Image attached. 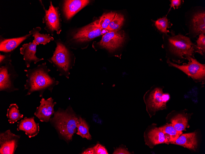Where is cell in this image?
I'll return each instance as SVG.
<instances>
[{"label": "cell", "instance_id": "obj_1", "mask_svg": "<svg viewBox=\"0 0 205 154\" xmlns=\"http://www.w3.org/2000/svg\"><path fill=\"white\" fill-rule=\"evenodd\" d=\"M24 71L27 78L24 85V90H28L26 95H30L36 91L39 93L40 97H41L45 90L48 89L51 92L53 87L59 83L49 75L48 73L51 70L47 68L46 62L33 69Z\"/></svg>", "mask_w": 205, "mask_h": 154}, {"label": "cell", "instance_id": "obj_2", "mask_svg": "<svg viewBox=\"0 0 205 154\" xmlns=\"http://www.w3.org/2000/svg\"><path fill=\"white\" fill-rule=\"evenodd\" d=\"M167 47L172 60L179 64L184 60L189 61L195 53H199L196 45L189 38L180 34L168 39Z\"/></svg>", "mask_w": 205, "mask_h": 154}, {"label": "cell", "instance_id": "obj_3", "mask_svg": "<svg viewBox=\"0 0 205 154\" xmlns=\"http://www.w3.org/2000/svg\"><path fill=\"white\" fill-rule=\"evenodd\" d=\"M51 120L62 137L68 141L72 139L77 131L79 120L71 107H68L65 110L59 109L54 113Z\"/></svg>", "mask_w": 205, "mask_h": 154}, {"label": "cell", "instance_id": "obj_4", "mask_svg": "<svg viewBox=\"0 0 205 154\" xmlns=\"http://www.w3.org/2000/svg\"><path fill=\"white\" fill-rule=\"evenodd\" d=\"M163 86L152 87L144 96L146 109L150 117L155 115L157 112L166 109L167 103L170 98L169 94L164 93Z\"/></svg>", "mask_w": 205, "mask_h": 154}, {"label": "cell", "instance_id": "obj_5", "mask_svg": "<svg viewBox=\"0 0 205 154\" xmlns=\"http://www.w3.org/2000/svg\"><path fill=\"white\" fill-rule=\"evenodd\" d=\"M53 55L48 60L53 64L59 72V75L69 78V70L72 67L71 54L63 43L58 41Z\"/></svg>", "mask_w": 205, "mask_h": 154}, {"label": "cell", "instance_id": "obj_6", "mask_svg": "<svg viewBox=\"0 0 205 154\" xmlns=\"http://www.w3.org/2000/svg\"><path fill=\"white\" fill-rule=\"evenodd\" d=\"M168 65L180 70L196 82L204 84L205 82V65L201 64L195 58H191L188 63L180 65L167 60Z\"/></svg>", "mask_w": 205, "mask_h": 154}, {"label": "cell", "instance_id": "obj_7", "mask_svg": "<svg viewBox=\"0 0 205 154\" xmlns=\"http://www.w3.org/2000/svg\"><path fill=\"white\" fill-rule=\"evenodd\" d=\"M125 39V33L123 30L109 31L102 36L97 44L100 48L105 49L111 53L122 46Z\"/></svg>", "mask_w": 205, "mask_h": 154}, {"label": "cell", "instance_id": "obj_8", "mask_svg": "<svg viewBox=\"0 0 205 154\" xmlns=\"http://www.w3.org/2000/svg\"><path fill=\"white\" fill-rule=\"evenodd\" d=\"M18 75L11 62L0 68V90L11 92L18 90L14 87V82Z\"/></svg>", "mask_w": 205, "mask_h": 154}, {"label": "cell", "instance_id": "obj_9", "mask_svg": "<svg viewBox=\"0 0 205 154\" xmlns=\"http://www.w3.org/2000/svg\"><path fill=\"white\" fill-rule=\"evenodd\" d=\"M103 30L100 26L98 20L79 30L71 40L78 43L88 41L102 35Z\"/></svg>", "mask_w": 205, "mask_h": 154}, {"label": "cell", "instance_id": "obj_10", "mask_svg": "<svg viewBox=\"0 0 205 154\" xmlns=\"http://www.w3.org/2000/svg\"><path fill=\"white\" fill-rule=\"evenodd\" d=\"M44 10L45 14L43 18V23L45 24V29L52 32L56 31L57 34H59L61 30L58 8L54 7L51 1L48 9Z\"/></svg>", "mask_w": 205, "mask_h": 154}, {"label": "cell", "instance_id": "obj_11", "mask_svg": "<svg viewBox=\"0 0 205 154\" xmlns=\"http://www.w3.org/2000/svg\"><path fill=\"white\" fill-rule=\"evenodd\" d=\"M20 137L11 132L10 129L0 133V154H14Z\"/></svg>", "mask_w": 205, "mask_h": 154}, {"label": "cell", "instance_id": "obj_12", "mask_svg": "<svg viewBox=\"0 0 205 154\" xmlns=\"http://www.w3.org/2000/svg\"><path fill=\"white\" fill-rule=\"evenodd\" d=\"M145 144L152 148L156 145L161 144H169L168 139L160 127L151 125L144 133Z\"/></svg>", "mask_w": 205, "mask_h": 154}, {"label": "cell", "instance_id": "obj_13", "mask_svg": "<svg viewBox=\"0 0 205 154\" xmlns=\"http://www.w3.org/2000/svg\"><path fill=\"white\" fill-rule=\"evenodd\" d=\"M53 100L51 97L47 100L43 98L41 99L40 105L37 108L34 113L41 121H49L51 116L54 113V107L56 103L53 102Z\"/></svg>", "mask_w": 205, "mask_h": 154}, {"label": "cell", "instance_id": "obj_14", "mask_svg": "<svg viewBox=\"0 0 205 154\" xmlns=\"http://www.w3.org/2000/svg\"><path fill=\"white\" fill-rule=\"evenodd\" d=\"M37 45L33 41V42L24 44L20 48V52L23 56V59L27 67H29L31 63L36 64L37 62L43 60L44 58L37 57L36 53Z\"/></svg>", "mask_w": 205, "mask_h": 154}, {"label": "cell", "instance_id": "obj_15", "mask_svg": "<svg viewBox=\"0 0 205 154\" xmlns=\"http://www.w3.org/2000/svg\"><path fill=\"white\" fill-rule=\"evenodd\" d=\"M90 2L87 0H65L63 3V11L66 19H70L77 12Z\"/></svg>", "mask_w": 205, "mask_h": 154}, {"label": "cell", "instance_id": "obj_16", "mask_svg": "<svg viewBox=\"0 0 205 154\" xmlns=\"http://www.w3.org/2000/svg\"><path fill=\"white\" fill-rule=\"evenodd\" d=\"M34 116L29 118L25 117L17 122V130L23 131L30 138L35 136L39 133V124L36 123Z\"/></svg>", "mask_w": 205, "mask_h": 154}, {"label": "cell", "instance_id": "obj_17", "mask_svg": "<svg viewBox=\"0 0 205 154\" xmlns=\"http://www.w3.org/2000/svg\"><path fill=\"white\" fill-rule=\"evenodd\" d=\"M196 132L181 134L171 144L179 145L188 149L195 151L198 146Z\"/></svg>", "mask_w": 205, "mask_h": 154}, {"label": "cell", "instance_id": "obj_18", "mask_svg": "<svg viewBox=\"0 0 205 154\" xmlns=\"http://www.w3.org/2000/svg\"><path fill=\"white\" fill-rule=\"evenodd\" d=\"M30 34L25 36L14 38L5 39L0 38V51L6 53H12L22 42L29 38Z\"/></svg>", "mask_w": 205, "mask_h": 154}, {"label": "cell", "instance_id": "obj_19", "mask_svg": "<svg viewBox=\"0 0 205 154\" xmlns=\"http://www.w3.org/2000/svg\"><path fill=\"white\" fill-rule=\"evenodd\" d=\"M193 32L196 34L205 33V11L195 13L191 20Z\"/></svg>", "mask_w": 205, "mask_h": 154}, {"label": "cell", "instance_id": "obj_20", "mask_svg": "<svg viewBox=\"0 0 205 154\" xmlns=\"http://www.w3.org/2000/svg\"><path fill=\"white\" fill-rule=\"evenodd\" d=\"M41 30V28L40 27H37L33 28L29 32V34L34 38V39L33 41L37 45L40 44L44 45L51 41H53L54 40L53 37L50 36L49 34L40 33L39 31Z\"/></svg>", "mask_w": 205, "mask_h": 154}, {"label": "cell", "instance_id": "obj_21", "mask_svg": "<svg viewBox=\"0 0 205 154\" xmlns=\"http://www.w3.org/2000/svg\"><path fill=\"white\" fill-rule=\"evenodd\" d=\"M166 136L169 144L175 141L182 133L177 131L172 124H167L160 127Z\"/></svg>", "mask_w": 205, "mask_h": 154}, {"label": "cell", "instance_id": "obj_22", "mask_svg": "<svg viewBox=\"0 0 205 154\" xmlns=\"http://www.w3.org/2000/svg\"><path fill=\"white\" fill-rule=\"evenodd\" d=\"M23 116L20 113L18 107L16 104H11L7 109L6 116L10 124H14L22 119Z\"/></svg>", "mask_w": 205, "mask_h": 154}, {"label": "cell", "instance_id": "obj_23", "mask_svg": "<svg viewBox=\"0 0 205 154\" xmlns=\"http://www.w3.org/2000/svg\"><path fill=\"white\" fill-rule=\"evenodd\" d=\"M188 119L183 114L176 115L171 120L172 124L178 131H182L185 130L188 124Z\"/></svg>", "mask_w": 205, "mask_h": 154}, {"label": "cell", "instance_id": "obj_24", "mask_svg": "<svg viewBox=\"0 0 205 154\" xmlns=\"http://www.w3.org/2000/svg\"><path fill=\"white\" fill-rule=\"evenodd\" d=\"M79 122L77 125V132L76 134L80 135L83 138L90 140L91 136L89 132V128L85 121L81 117H79Z\"/></svg>", "mask_w": 205, "mask_h": 154}, {"label": "cell", "instance_id": "obj_25", "mask_svg": "<svg viewBox=\"0 0 205 154\" xmlns=\"http://www.w3.org/2000/svg\"><path fill=\"white\" fill-rule=\"evenodd\" d=\"M125 21L123 15L116 13L114 17L106 29L108 31L120 30Z\"/></svg>", "mask_w": 205, "mask_h": 154}, {"label": "cell", "instance_id": "obj_26", "mask_svg": "<svg viewBox=\"0 0 205 154\" xmlns=\"http://www.w3.org/2000/svg\"><path fill=\"white\" fill-rule=\"evenodd\" d=\"M116 13L112 12L104 13L100 17L99 20V23L100 26L102 29L106 30L114 18Z\"/></svg>", "mask_w": 205, "mask_h": 154}, {"label": "cell", "instance_id": "obj_27", "mask_svg": "<svg viewBox=\"0 0 205 154\" xmlns=\"http://www.w3.org/2000/svg\"><path fill=\"white\" fill-rule=\"evenodd\" d=\"M155 25L157 28L161 32L167 34L169 32L167 28L169 27V24L166 17L158 19L155 22Z\"/></svg>", "mask_w": 205, "mask_h": 154}, {"label": "cell", "instance_id": "obj_28", "mask_svg": "<svg viewBox=\"0 0 205 154\" xmlns=\"http://www.w3.org/2000/svg\"><path fill=\"white\" fill-rule=\"evenodd\" d=\"M196 46L198 49L199 53L202 55L205 53V35L204 34H200L196 41Z\"/></svg>", "mask_w": 205, "mask_h": 154}, {"label": "cell", "instance_id": "obj_29", "mask_svg": "<svg viewBox=\"0 0 205 154\" xmlns=\"http://www.w3.org/2000/svg\"><path fill=\"white\" fill-rule=\"evenodd\" d=\"M92 148L94 151V154H108L105 147L99 143H97Z\"/></svg>", "mask_w": 205, "mask_h": 154}, {"label": "cell", "instance_id": "obj_30", "mask_svg": "<svg viewBox=\"0 0 205 154\" xmlns=\"http://www.w3.org/2000/svg\"><path fill=\"white\" fill-rule=\"evenodd\" d=\"M11 54L5 55H0V65L5 64L11 62L12 60L10 58Z\"/></svg>", "mask_w": 205, "mask_h": 154}, {"label": "cell", "instance_id": "obj_31", "mask_svg": "<svg viewBox=\"0 0 205 154\" xmlns=\"http://www.w3.org/2000/svg\"><path fill=\"white\" fill-rule=\"evenodd\" d=\"M113 154H130L131 153L126 148L122 146L116 148L114 151Z\"/></svg>", "mask_w": 205, "mask_h": 154}, {"label": "cell", "instance_id": "obj_32", "mask_svg": "<svg viewBox=\"0 0 205 154\" xmlns=\"http://www.w3.org/2000/svg\"><path fill=\"white\" fill-rule=\"evenodd\" d=\"M181 1L180 0H172L171 1L170 8H174L176 7L178 8L181 4Z\"/></svg>", "mask_w": 205, "mask_h": 154}, {"label": "cell", "instance_id": "obj_33", "mask_svg": "<svg viewBox=\"0 0 205 154\" xmlns=\"http://www.w3.org/2000/svg\"><path fill=\"white\" fill-rule=\"evenodd\" d=\"M82 154H94V151L93 148H87L84 152H83Z\"/></svg>", "mask_w": 205, "mask_h": 154}]
</instances>
